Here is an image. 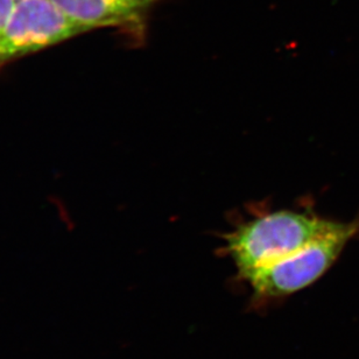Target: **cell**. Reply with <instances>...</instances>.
Listing matches in <instances>:
<instances>
[{"mask_svg":"<svg viewBox=\"0 0 359 359\" xmlns=\"http://www.w3.org/2000/svg\"><path fill=\"white\" fill-rule=\"evenodd\" d=\"M334 223L316 215L274 211L246 222L225 236V250L239 274L245 278L260 267L297 252Z\"/></svg>","mask_w":359,"mask_h":359,"instance_id":"1","label":"cell"},{"mask_svg":"<svg viewBox=\"0 0 359 359\" xmlns=\"http://www.w3.org/2000/svg\"><path fill=\"white\" fill-rule=\"evenodd\" d=\"M359 236V217L332 228L297 252L250 273L244 279L257 297L276 299L307 288L328 272L346 244Z\"/></svg>","mask_w":359,"mask_h":359,"instance_id":"2","label":"cell"},{"mask_svg":"<svg viewBox=\"0 0 359 359\" xmlns=\"http://www.w3.org/2000/svg\"><path fill=\"white\" fill-rule=\"evenodd\" d=\"M87 32L53 0L17 1L0 35V68Z\"/></svg>","mask_w":359,"mask_h":359,"instance_id":"3","label":"cell"},{"mask_svg":"<svg viewBox=\"0 0 359 359\" xmlns=\"http://www.w3.org/2000/svg\"><path fill=\"white\" fill-rule=\"evenodd\" d=\"M72 19L87 28H118L142 40L146 21L159 0H53Z\"/></svg>","mask_w":359,"mask_h":359,"instance_id":"4","label":"cell"},{"mask_svg":"<svg viewBox=\"0 0 359 359\" xmlns=\"http://www.w3.org/2000/svg\"><path fill=\"white\" fill-rule=\"evenodd\" d=\"M15 4V0H0V35L6 27L7 21L10 19Z\"/></svg>","mask_w":359,"mask_h":359,"instance_id":"5","label":"cell"},{"mask_svg":"<svg viewBox=\"0 0 359 359\" xmlns=\"http://www.w3.org/2000/svg\"><path fill=\"white\" fill-rule=\"evenodd\" d=\"M15 1H20V0H15Z\"/></svg>","mask_w":359,"mask_h":359,"instance_id":"6","label":"cell"}]
</instances>
